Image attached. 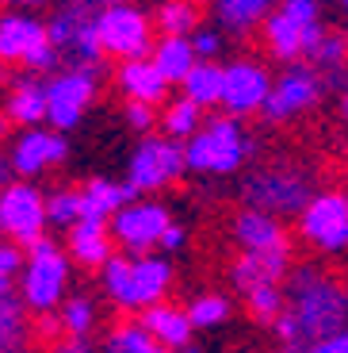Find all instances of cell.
Instances as JSON below:
<instances>
[{
	"label": "cell",
	"mask_w": 348,
	"mask_h": 353,
	"mask_svg": "<svg viewBox=\"0 0 348 353\" xmlns=\"http://www.w3.org/2000/svg\"><path fill=\"white\" fill-rule=\"evenodd\" d=\"M100 284L104 292L119 303L122 311H142L157 307V303L168 300V288H173V265L168 257H127V254H115L111 261L100 269Z\"/></svg>",
	"instance_id": "cell-1"
},
{
	"label": "cell",
	"mask_w": 348,
	"mask_h": 353,
	"mask_svg": "<svg viewBox=\"0 0 348 353\" xmlns=\"http://www.w3.org/2000/svg\"><path fill=\"white\" fill-rule=\"evenodd\" d=\"M291 315H295L303 338L310 342H322V338L345 330L348 319V292L340 284L318 276L314 269H303L295 276V288H291Z\"/></svg>",
	"instance_id": "cell-2"
},
{
	"label": "cell",
	"mask_w": 348,
	"mask_h": 353,
	"mask_svg": "<svg viewBox=\"0 0 348 353\" xmlns=\"http://www.w3.org/2000/svg\"><path fill=\"white\" fill-rule=\"evenodd\" d=\"M65 292H69V254L50 234H43L35 246H27V265H23V276H19V300L35 315H54L65 303Z\"/></svg>",
	"instance_id": "cell-3"
},
{
	"label": "cell",
	"mask_w": 348,
	"mask_h": 353,
	"mask_svg": "<svg viewBox=\"0 0 348 353\" xmlns=\"http://www.w3.org/2000/svg\"><path fill=\"white\" fill-rule=\"evenodd\" d=\"M249 150H252V142L234 115H215V119H207L192 139L184 142L188 169L192 173H215V176L241 169Z\"/></svg>",
	"instance_id": "cell-4"
},
{
	"label": "cell",
	"mask_w": 348,
	"mask_h": 353,
	"mask_svg": "<svg viewBox=\"0 0 348 353\" xmlns=\"http://www.w3.org/2000/svg\"><path fill=\"white\" fill-rule=\"evenodd\" d=\"M96 31H100V46L111 58L122 62H142V58H153V19L142 8L131 4H115L104 8L96 16Z\"/></svg>",
	"instance_id": "cell-5"
},
{
	"label": "cell",
	"mask_w": 348,
	"mask_h": 353,
	"mask_svg": "<svg viewBox=\"0 0 348 353\" xmlns=\"http://www.w3.org/2000/svg\"><path fill=\"white\" fill-rule=\"evenodd\" d=\"M298 234L318 254H345L348 250V192H340V188L314 192L310 203L298 212Z\"/></svg>",
	"instance_id": "cell-6"
},
{
	"label": "cell",
	"mask_w": 348,
	"mask_h": 353,
	"mask_svg": "<svg viewBox=\"0 0 348 353\" xmlns=\"http://www.w3.org/2000/svg\"><path fill=\"white\" fill-rule=\"evenodd\" d=\"M0 234L19 250L35 246L46 234V196L31 181L0 188Z\"/></svg>",
	"instance_id": "cell-7"
},
{
	"label": "cell",
	"mask_w": 348,
	"mask_h": 353,
	"mask_svg": "<svg viewBox=\"0 0 348 353\" xmlns=\"http://www.w3.org/2000/svg\"><path fill=\"white\" fill-rule=\"evenodd\" d=\"M173 215H168L165 203L157 200H134L131 208H122L119 215L111 219V239L115 246L122 250L127 257H146L161 246L165 230L173 227Z\"/></svg>",
	"instance_id": "cell-8"
},
{
	"label": "cell",
	"mask_w": 348,
	"mask_h": 353,
	"mask_svg": "<svg viewBox=\"0 0 348 353\" xmlns=\"http://www.w3.org/2000/svg\"><path fill=\"white\" fill-rule=\"evenodd\" d=\"M188 173V154H184V142L173 139H142L131 154V165H127V185L142 192H157V188L173 185Z\"/></svg>",
	"instance_id": "cell-9"
},
{
	"label": "cell",
	"mask_w": 348,
	"mask_h": 353,
	"mask_svg": "<svg viewBox=\"0 0 348 353\" xmlns=\"http://www.w3.org/2000/svg\"><path fill=\"white\" fill-rule=\"evenodd\" d=\"M96 100V73L77 65L46 81V123L50 131H73Z\"/></svg>",
	"instance_id": "cell-10"
},
{
	"label": "cell",
	"mask_w": 348,
	"mask_h": 353,
	"mask_svg": "<svg viewBox=\"0 0 348 353\" xmlns=\"http://www.w3.org/2000/svg\"><path fill=\"white\" fill-rule=\"evenodd\" d=\"M249 196V208L268 215H287V212H303L310 203V181H306L298 169H268V173H257L245 188Z\"/></svg>",
	"instance_id": "cell-11"
},
{
	"label": "cell",
	"mask_w": 348,
	"mask_h": 353,
	"mask_svg": "<svg viewBox=\"0 0 348 353\" xmlns=\"http://www.w3.org/2000/svg\"><path fill=\"white\" fill-rule=\"evenodd\" d=\"M69 158V142L61 139L58 131L50 127H31V131H19L12 139V150H8V169L19 176V181H31V176L46 173V169L61 165Z\"/></svg>",
	"instance_id": "cell-12"
},
{
	"label": "cell",
	"mask_w": 348,
	"mask_h": 353,
	"mask_svg": "<svg viewBox=\"0 0 348 353\" xmlns=\"http://www.w3.org/2000/svg\"><path fill=\"white\" fill-rule=\"evenodd\" d=\"M322 97V81L310 65H287L279 73V81H272L268 104H264V119L272 123H283V119H295L303 115L314 100Z\"/></svg>",
	"instance_id": "cell-13"
},
{
	"label": "cell",
	"mask_w": 348,
	"mask_h": 353,
	"mask_svg": "<svg viewBox=\"0 0 348 353\" xmlns=\"http://www.w3.org/2000/svg\"><path fill=\"white\" fill-rule=\"evenodd\" d=\"M272 92V77L261 62H249V58H237L226 65V88H222V108L226 115L241 119V115L264 112Z\"/></svg>",
	"instance_id": "cell-14"
},
{
	"label": "cell",
	"mask_w": 348,
	"mask_h": 353,
	"mask_svg": "<svg viewBox=\"0 0 348 353\" xmlns=\"http://www.w3.org/2000/svg\"><path fill=\"white\" fill-rule=\"evenodd\" d=\"M65 254L69 261H77L80 269H104L115 257V239H111V223L104 219H77L65 230Z\"/></svg>",
	"instance_id": "cell-15"
},
{
	"label": "cell",
	"mask_w": 348,
	"mask_h": 353,
	"mask_svg": "<svg viewBox=\"0 0 348 353\" xmlns=\"http://www.w3.org/2000/svg\"><path fill=\"white\" fill-rule=\"evenodd\" d=\"M46 43H50V35H46L43 19L23 16V12L0 16V62L4 65H16V62L27 65V58Z\"/></svg>",
	"instance_id": "cell-16"
},
{
	"label": "cell",
	"mask_w": 348,
	"mask_h": 353,
	"mask_svg": "<svg viewBox=\"0 0 348 353\" xmlns=\"http://www.w3.org/2000/svg\"><path fill=\"white\" fill-rule=\"evenodd\" d=\"M234 242L241 246V254H272V250H287V230L276 215L245 208L234 219Z\"/></svg>",
	"instance_id": "cell-17"
},
{
	"label": "cell",
	"mask_w": 348,
	"mask_h": 353,
	"mask_svg": "<svg viewBox=\"0 0 348 353\" xmlns=\"http://www.w3.org/2000/svg\"><path fill=\"white\" fill-rule=\"evenodd\" d=\"M138 200V188L127 181H107V176H92L80 188V219H104L111 223L122 208H131Z\"/></svg>",
	"instance_id": "cell-18"
},
{
	"label": "cell",
	"mask_w": 348,
	"mask_h": 353,
	"mask_svg": "<svg viewBox=\"0 0 348 353\" xmlns=\"http://www.w3.org/2000/svg\"><path fill=\"white\" fill-rule=\"evenodd\" d=\"M138 323L149 330V338H157L168 353L192 345V334H195L192 319H188V307H176V303H168V300L149 307V311H142Z\"/></svg>",
	"instance_id": "cell-19"
},
{
	"label": "cell",
	"mask_w": 348,
	"mask_h": 353,
	"mask_svg": "<svg viewBox=\"0 0 348 353\" xmlns=\"http://www.w3.org/2000/svg\"><path fill=\"white\" fill-rule=\"evenodd\" d=\"M291 265L287 250H272V254H237L230 265V281L241 292H252L261 284H279Z\"/></svg>",
	"instance_id": "cell-20"
},
{
	"label": "cell",
	"mask_w": 348,
	"mask_h": 353,
	"mask_svg": "<svg viewBox=\"0 0 348 353\" xmlns=\"http://www.w3.org/2000/svg\"><path fill=\"white\" fill-rule=\"evenodd\" d=\"M119 88L127 100H138V104H168V81L165 73L153 65V58H142V62H122L119 65Z\"/></svg>",
	"instance_id": "cell-21"
},
{
	"label": "cell",
	"mask_w": 348,
	"mask_h": 353,
	"mask_svg": "<svg viewBox=\"0 0 348 353\" xmlns=\"http://www.w3.org/2000/svg\"><path fill=\"white\" fill-rule=\"evenodd\" d=\"M4 115H8L12 123H19L23 131L39 127L46 119V85L39 81H16L8 88V100H4Z\"/></svg>",
	"instance_id": "cell-22"
},
{
	"label": "cell",
	"mask_w": 348,
	"mask_h": 353,
	"mask_svg": "<svg viewBox=\"0 0 348 353\" xmlns=\"http://www.w3.org/2000/svg\"><path fill=\"white\" fill-rule=\"evenodd\" d=\"M264 43H268L272 58H279V62H298V58H306V31L283 8L264 19Z\"/></svg>",
	"instance_id": "cell-23"
},
{
	"label": "cell",
	"mask_w": 348,
	"mask_h": 353,
	"mask_svg": "<svg viewBox=\"0 0 348 353\" xmlns=\"http://www.w3.org/2000/svg\"><path fill=\"white\" fill-rule=\"evenodd\" d=\"M153 65L161 73H165V81L173 85V81H188V73L199 65V54H195L192 39H157L153 46Z\"/></svg>",
	"instance_id": "cell-24"
},
{
	"label": "cell",
	"mask_w": 348,
	"mask_h": 353,
	"mask_svg": "<svg viewBox=\"0 0 348 353\" xmlns=\"http://www.w3.org/2000/svg\"><path fill=\"white\" fill-rule=\"evenodd\" d=\"M199 19H203L199 0H161L153 23L161 31V39H188L199 31Z\"/></svg>",
	"instance_id": "cell-25"
},
{
	"label": "cell",
	"mask_w": 348,
	"mask_h": 353,
	"mask_svg": "<svg viewBox=\"0 0 348 353\" xmlns=\"http://www.w3.org/2000/svg\"><path fill=\"white\" fill-rule=\"evenodd\" d=\"M203 123H207V119H203V108L192 104L188 97L168 100V104L161 108V119H157V127H161L165 139H173V142H188Z\"/></svg>",
	"instance_id": "cell-26"
},
{
	"label": "cell",
	"mask_w": 348,
	"mask_h": 353,
	"mask_svg": "<svg viewBox=\"0 0 348 353\" xmlns=\"http://www.w3.org/2000/svg\"><path fill=\"white\" fill-rule=\"evenodd\" d=\"M222 88H226V70L215 62H199L184 81V97L199 108H215L222 104Z\"/></svg>",
	"instance_id": "cell-27"
},
{
	"label": "cell",
	"mask_w": 348,
	"mask_h": 353,
	"mask_svg": "<svg viewBox=\"0 0 348 353\" xmlns=\"http://www.w3.org/2000/svg\"><path fill=\"white\" fill-rule=\"evenodd\" d=\"M215 8H218V19L230 31L245 35L249 27H257L261 19L272 16V0H215Z\"/></svg>",
	"instance_id": "cell-28"
},
{
	"label": "cell",
	"mask_w": 348,
	"mask_h": 353,
	"mask_svg": "<svg viewBox=\"0 0 348 353\" xmlns=\"http://www.w3.org/2000/svg\"><path fill=\"white\" fill-rule=\"evenodd\" d=\"M27 342V307L16 296H0V353H19Z\"/></svg>",
	"instance_id": "cell-29"
},
{
	"label": "cell",
	"mask_w": 348,
	"mask_h": 353,
	"mask_svg": "<svg viewBox=\"0 0 348 353\" xmlns=\"http://www.w3.org/2000/svg\"><path fill=\"white\" fill-rule=\"evenodd\" d=\"M107 353H168V350L157 338H149V330L142 323H122L107 334Z\"/></svg>",
	"instance_id": "cell-30"
},
{
	"label": "cell",
	"mask_w": 348,
	"mask_h": 353,
	"mask_svg": "<svg viewBox=\"0 0 348 353\" xmlns=\"http://www.w3.org/2000/svg\"><path fill=\"white\" fill-rule=\"evenodd\" d=\"M96 12L88 8V4H69V8H61V12H54L50 19H46V35H50V43L58 46H73V39H77V31H80V23L85 19H92Z\"/></svg>",
	"instance_id": "cell-31"
},
{
	"label": "cell",
	"mask_w": 348,
	"mask_h": 353,
	"mask_svg": "<svg viewBox=\"0 0 348 353\" xmlns=\"http://www.w3.org/2000/svg\"><path fill=\"white\" fill-rule=\"evenodd\" d=\"M61 330H65V338H77V342H85L88 330L96 327V307H92V300L88 296H69V300L61 303Z\"/></svg>",
	"instance_id": "cell-32"
},
{
	"label": "cell",
	"mask_w": 348,
	"mask_h": 353,
	"mask_svg": "<svg viewBox=\"0 0 348 353\" xmlns=\"http://www.w3.org/2000/svg\"><path fill=\"white\" fill-rule=\"evenodd\" d=\"M188 319H192L195 330H210V327H222L230 319V300L218 296V292H207V296H195L188 303Z\"/></svg>",
	"instance_id": "cell-33"
},
{
	"label": "cell",
	"mask_w": 348,
	"mask_h": 353,
	"mask_svg": "<svg viewBox=\"0 0 348 353\" xmlns=\"http://www.w3.org/2000/svg\"><path fill=\"white\" fill-rule=\"evenodd\" d=\"M80 219V188H54L46 196V223L69 230Z\"/></svg>",
	"instance_id": "cell-34"
},
{
	"label": "cell",
	"mask_w": 348,
	"mask_h": 353,
	"mask_svg": "<svg viewBox=\"0 0 348 353\" xmlns=\"http://www.w3.org/2000/svg\"><path fill=\"white\" fill-rule=\"evenodd\" d=\"M245 307H249V315L257 319V323H272L276 327V319L283 315V292H279V284H261V288L245 292Z\"/></svg>",
	"instance_id": "cell-35"
},
{
	"label": "cell",
	"mask_w": 348,
	"mask_h": 353,
	"mask_svg": "<svg viewBox=\"0 0 348 353\" xmlns=\"http://www.w3.org/2000/svg\"><path fill=\"white\" fill-rule=\"evenodd\" d=\"M23 265L27 257L16 242H0V296L12 292V281H16V273H23Z\"/></svg>",
	"instance_id": "cell-36"
},
{
	"label": "cell",
	"mask_w": 348,
	"mask_h": 353,
	"mask_svg": "<svg viewBox=\"0 0 348 353\" xmlns=\"http://www.w3.org/2000/svg\"><path fill=\"white\" fill-rule=\"evenodd\" d=\"M345 58H348V46H345V39L329 35V31H325V39L318 43V50L310 54V62L325 65V70H337V65L345 62Z\"/></svg>",
	"instance_id": "cell-37"
},
{
	"label": "cell",
	"mask_w": 348,
	"mask_h": 353,
	"mask_svg": "<svg viewBox=\"0 0 348 353\" xmlns=\"http://www.w3.org/2000/svg\"><path fill=\"white\" fill-rule=\"evenodd\" d=\"M122 119H127V127L131 131H138V134H146V131H153L157 127V108H149V104H138V100H127L122 104Z\"/></svg>",
	"instance_id": "cell-38"
},
{
	"label": "cell",
	"mask_w": 348,
	"mask_h": 353,
	"mask_svg": "<svg viewBox=\"0 0 348 353\" xmlns=\"http://www.w3.org/2000/svg\"><path fill=\"white\" fill-rule=\"evenodd\" d=\"M283 12L303 27L306 35L322 27V16H318V0H283Z\"/></svg>",
	"instance_id": "cell-39"
},
{
	"label": "cell",
	"mask_w": 348,
	"mask_h": 353,
	"mask_svg": "<svg viewBox=\"0 0 348 353\" xmlns=\"http://www.w3.org/2000/svg\"><path fill=\"white\" fill-rule=\"evenodd\" d=\"M192 46H195V54H199V62H215L218 50H222V35L210 31V27H199L192 35Z\"/></svg>",
	"instance_id": "cell-40"
},
{
	"label": "cell",
	"mask_w": 348,
	"mask_h": 353,
	"mask_svg": "<svg viewBox=\"0 0 348 353\" xmlns=\"http://www.w3.org/2000/svg\"><path fill=\"white\" fill-rule=\"evenodd\" d=\"M276 334H279V342H283V345H298V342H303V330H298V323H295L291 311H283V315L276 319Z\"/></svg>",
	"instance_id": "cell-41"
},
{
	"label": "cell",
	"mask_w": 348,
	"mask_h": 353,
	"mask_svg": "<svg viewBox=\"0 0 348 353\" xmlns=\"http://www.w3.org/2000/svg\"><path fill=\"white\" fill-rule=\"evenodd\" d=\"M306 353H348V330H337V334L322 338V342H310Z\"/></svg>",
	"instance_id": "cell-42"
},
{
	"label": "cell",
	"mask_w": 348,
	"mask_h": 353,
	"mask_svg": "<svg viewBox=\"0 0 348 353\" xmlns=\"http://www.w3.org/2000/svg\"><path fill=\"white\" fill-rule=\"evenodd\" d=\"M184 242H188V230H184L180 223H173V227L165 230V239H161V246H157V250H165V254H176V250H184Z\"/></svg>",
	"instance_id": "cell-43"
},
{
	"label": "cell",
	"mask_w": 348,
	"mask_h": 353,
	"mask_svg": "<svg viewBox=\"0 0 348 353\" xmlns=\"http://www.w3.org/2000/svg\"><path fill=\"white\" fill-rule=\"evenodd\" d=\"M54 353H92V350H88V342H77V338H69V342L58 345Z\"/></svg>",
	"instance_id": "cell-44"
},
{
	"label": "cell",
	"mask_w": 348,
	"mask_h": 353,
	"mask_svg": "<svg viewBox=\"0 0 348 353\" xmlns=\"http://www.w3.org/2000/svg\"><path fill=\"white\" fill-rule=\"evenodd\" d=\"M340 119H345V123H348V88H345V92H340Z\"/></svg>",
	"instance_id": "cell-45"
},
{
	"label": "cell",
	"mask_w": 348,
	"mask_h": 353,
	"mask_svg": "<svg viewBox=\"0 0 348 353\" xmlns=\"http://www.w3.org/2000/svg\"><path fill=\"white\" fill-rule=\"evenodd\" d=\"M4 4H23V8H35V4H46V0H4Z\"/></svg>",
	"instance_id": "cell-46"
},
{
	"label": "cell",
	"mask_w": 348,
	"mask_h": 353,
	"mask_svg": "<svg viewBox=\"0 0 348 353\" xmlns=\"http://www.w3.org/2000/svg\"><path fill=\"white\" fill-rule=\"evenodd\" d=\"M4 176H8V158H0V188H4Z\"/></svg>",
	"instance_id": "cell-47"
},
{
	"label": "cell",
	"mask_w": 348,
	"mask_h": 353,
	"mask_svg": "<svg viewBox=\"0 0 348 353\" xmlns=\"http://www.w3.org/2000/svg\"><path fill=\"white\" fill-rule=\"evenodd\" d=\"M8 123H12L8 115H0V139H4V134H8Z\"/></svg>",
	"instance_id": "cell-48"
},
{
	"label": "cell",
	"mask_w": 348,
	"mask_h": 353,
	"mask_svg": "<svg viewBox=\"0 0 348 353\" xmlns=\"http://www.w3.org/2000/svg\"><path fill=\"white\" fill-rule=\"evenodd\" d=\"M100 4H104V8H115V4H127V0H100Z\"/></svg>",
	"instance_id": "cell-49"
},
{
	"label": "cell",
	"mask_w": 348,
	"mask_h": 353,
	"mask_svg": "<svg viewBox=\"0 0 348 353\" xmlns=\"http://www.w3.org/2000/svg\"><path fill=\"white\" fill-rule=\"evenodd\" d=\"M173 353H199L195 345H184V350H173Z\"/></svg>",
	"instance_id": "cell-50"
},
{
	"label": "cell",
	"mask_w": 348,
	"mask_h": 353,
	"mask_svg": "<svg viewBox=\"0 0 348 353\" xmlns=\"http://www.w3.org/2000/svg\"><path fill=\"white\" fill-rule=\"evenodd\" d=\"M283 353H306V350H298V345H283Z\"/></svg>",
	"instance_id": "cell-51"
},
{
	"label": "cell",
	"mask_w": 348,
	"mask_h": 353,
	"mask_svg": "<svg viewBox=\"0 0 348 353\" xmlns=\"http://www.w3.org/2000/svg\"><path fill=\"white\" fill-rule=\"evenodd\" d=\"M340 4H345V8H348V0H340Z\"/></svg>",
	"instance_id": "cell-52"
},
{
	"label": "cell",
	"mask_w": 348,
	"mask_h": 353,
	"mask_svg": "<svg viewBox=\"0 0 348 353\" xmlns=\"http://www.w3.org/2000/svg\"><path fill=\"white\" fill-rule=\"evenodd\" d=\"M345 46H348V35H345Z\"/></svg>",
	"instance_id": "cell-53"
}]
</instances>
